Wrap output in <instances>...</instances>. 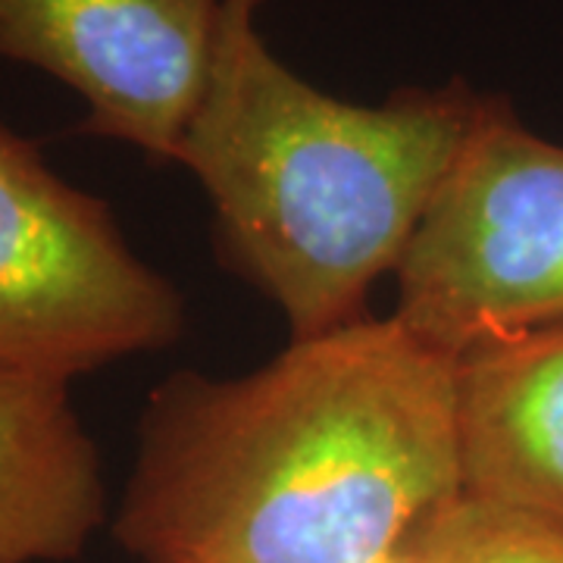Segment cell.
Here are the masks:
<instances>
[{
  "instance_id": "obj_9",
  "label": "cell",
  "mask_w": 563,
  "mask_h": 563,
  "mask_svg": "<svg viewBox=\"0 0 563 563\" xmlns=\"http://www.w3.org/2000/svg\"><path fill=\"white\" fill-rule=\"evenodd\" d=\"M383 563H426V561H422L420 554H417L410 544L401 542L398 548H395V551H391V554H388V558H385Z\"/></svg>"
},
{
  "instance_id": "obj_6",
  "label": "cell",
  "mask_w": 563,
  "mask_h": 563,
  "mask_svg": "<svg viewBox=\"0 0 563 563\" xmlns=\"http://www.w3.org/2000/svg\"><path fill=\"white\" fill-rule=\"evenodd\" d=\"M461 492L563 532V320L457 357Z\"/></svg>"
},
{
  "instance_id": "obj_5",
  "label": "cell",
  "mask_w": 563,
  "mask_h": 563,
  "mask_svg": "<svg viewBox=\"0 0 563 563\" xmlns=\"http://www.w3.org/2000/svg\"><path fill=\"white\" fill-rule=\"evenodd\" d=\"M222 0H0V60L79 95L81 135L179 163L220 35Z\"/></svg>"
},
{
  "instance_id": "obj_7",
  "label": "cell",
  "mask_w": 563,
  "mask_h": 563,
  "mask_svg": "<svg viewBox=\"0 0 563 563\" xmlns=\"http://www.w3.org/2000/svg\"><path fill=\"white\" fill-rule=\"evenodd\" d=\"M103 523L101 454L69 385L0 366V563L79 561Z\"/></svg>"
},
{
  "instance_id": "obj_8",
  "label": "cell",
  "mask_w": 563,
  "mask_h": 563,
  "mask_svg": "<svg viewBox=\"0 0 563 563\" xmlns=\"http://www.w3.org/2000/svg\"><path fill=\"white\" fill-rule=\"evenodd\" d=\"M404 542L426 563H563V532L501 504L454 495Z\"/></svg>"
},
{
  "instance_id": "obj_2",
  "label": "cell",
  "mask_w": 563,
  "mask_h": 563,
  "mask_svg": "<svg viewBox=\"0 0 563 563\" xmlns=\"http://www.w3.org/2000/svg\"><path fill=\"white\" fill-rule=\"evenodd\" d=\"M263 0H222L201 103L181 139L222 254L313 339L369 317L461 161L485 95L461 76L383 103L332 98L269 51Z\"/></svg>"
},
{
  "instance_id": "obj_1",
  "label": "cell",
  "mask_w": 563,
  "mask_h": 563,
  "mask_svg": "<svg viewBox=\"0 0 563 563\" xmlns=\"http://www.w3.org/2000/svg\"><path fill=\"white\" fill-rule=\"evenodd\" d=\"M461 495L457 357L391 313L144 404L113 539L141 563H383Z\"/></svg>"
},
{
  "instance_id": "obj_4",
  "label": "cell",
  "mask_w": 563,
  "mask_h": 563,
  "mask_svg": "<svg viewBox=\"0 0 563 563\" xmlns=\"http://www.w3.org/2000/svg\"><path fill=\"white\" fill-rule=\"evenodd\" d=\"M181 332L179 288L132 251L107 201L0 117V366L69 385Z\"/></svg>"
},
{
  "instance_id": "obj_3",
  "label": "cell",
  "mask_w": 563,
  "mask_h": 563,
  "mask_svg": "<svg viewBox=\"0 0 563 563\" xmlns=\"http://www.w3.org/2000/svg\"><path fill=\"white\" fill-rule=\"evenodd\" d=\"M391 317L451 357L563 320V144L485 95L395 273Z\"/></svg>"
}]
</instances>
